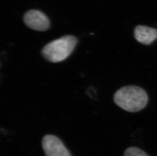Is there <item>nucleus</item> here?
<instances>
[{
	"mask_svg": "<svg viewBox=\"0 0 157 156\" xmlns=\"http://www.w3.org/2000/svg\"><path fill=\"white\" fill-rule=\"evenodd\" d=\"M24 21L29 28L37 31H46L50 26L48 16L37 10H31L26 12L24 15Z\"/></svg>",
	"mask_w": 157,
	"mask_h": 156,
	"instance_id": "obj_4",
	"label": "nucleus"
},
{
	"mask_svg": "<svg viewBox=\"0 0 157 156\" xmlns=\"http://www.w3.org/2000/svg\"><path fill=\"white\" fill-rule=\"evenodd\" d=\"M124 156H150L144 150L138 147H131L126 149Z\"/></svg>",
	"mask_w": 157,
	"mask_h": 156,
	"instance_id": "obj_6",
	"label": "nucleus"
},
{
	"mask_svg": "<svg viewBox=\"0 0 157 156\" xmlns=\"http://www.w3.org/2000/svg\"><path fill=\"white\" fill-rule=\"evenodd\" d=\"M42 146L46 156H72L59 138L52 135L44 136Z\"/></svg>",
	"mask_w": 157,
	"mask_h": 156,
	"instance_id": "obj_3",
	"label": "nucleus"
},
{
	"mask_svg": "<svg viewBox=\"0 0 157 156\" xmlns=\"http://www.w3.org/2000/svg\"><path fill=\"white\" fill-rule=\"evenodd\" d=\"M114 102L126 111L137 112L145 108L148 102V96L140 87L128 86L116 92Z\"/></svg>",
	"mask_w": 157,
	"mask_h": 156,
	"instance_id": "obj_1",
	"label": "nucleus"
},
{
	"mask_svg": "<svg viewBox=\"0 0 157 156\" xmlns=\"http://www.w3.org/2000/svg\"><path fill=\"white\" fill-rule=\"evenodd\" d=\"M137 41L144 45H150L157 38V30L149 27L138 25L134 30Z\"/></svg>",
	"mask_w": 157,
	"mask_h": 156,
	"instance_id": "obj_5",
	"label": "nucleus"
},
{
	"mask_svg": "<svg viewBox=\"0 0 157 156\" xmlns=\"http://www.w3.org/2000/svg\"><path fill=\"white\" fill-rule=\"evenodd\" d=\"M77 43L76 37L65 35L46 44L42 50V54L50 62H61L70 56Z\"/></svg>",
	"mask_w": 157,
	"mask_h": 156,
	"instance_id": "obj_2",
	"label": "nucleus"
}]
</instances>
